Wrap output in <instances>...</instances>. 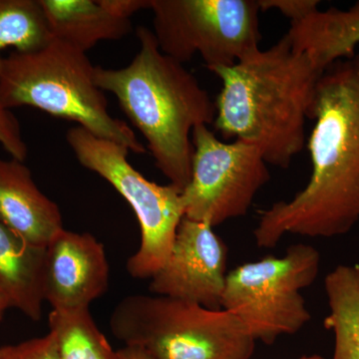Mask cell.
Returning a JSON list of instances; mask_svg holds the SVG:
<instances>
[{
	"label": "cell",
	"instance_id": "1",
	"mask_svg": "<svg viewBox=\"0 0 359 359\" xmlns=\"http://www.w3.org/2000/svg\"><path fill=\"white\" fill-rule=\"evenodd\" d=\"M313 120L308 184L259 212L257 247L275 248L287 233L339 237L359 222V52L323 71Z\"/></svg>",
	"mask_w": 359,
	"mask_h": 359
},
{
	"label": "cell",
	"instance_id": "2",
	"mask_svg": "<svg viewBox=\"0 0 359 359\" xmlns=\"http://www.w3.org/2000/svg\"><path fill=\"white\" fill-rule=\"evenodd\" d=\"M323 71L287 34L235 65L212 70L222 82L215 129L224 141L256 146L268 165L287 169L306 145Z\"/></svg>",
	"mask_w": 359,
	"mask_h": 359
},
{
	"label": "cell",
	"instance_id": "3",
	"mask_svg": "<svg viewBox=\"0 0 359 359\" xmlns=\"http://www.w3.org/2000/svg\"><path fill=\"white\" fill-rule=\"evenodd\" d=\"M140 50L126 67L95 66L94 79L110 92L143 135L156 167L183 192L192 173L194 129L214 124L216 103L192 73L161 51L154 32L136 30Z\"/></svg>",
	"mask_w": 359,
	"mask_h": 359
},
{
	"label": "cell",
	"instance_id": "4",
	"mask_svg": "<svg viewBox=\"0 0 359 359\" xmlns=\"http://www.w3.org/2000/svg\"><path fill=\"white\" fill-rule=\"evenodd\" d=\"M95 66L85 52L52 39L42 48L13 51L0 60V101L7 109L27 107L76 122L99 138L136 154L146 149L134 130L108 112L105 92L94 79Z\"/></svg>",
	"mask_w": 359,
	"mask_h": 359
},
{
	"label": "cell",
	"instance_id": "5",
	"mask_svg": "<svg viewBox=\"0 0 359 359\" xmlns=\"http://www.w3.org/2000/svg\"><path fill=\"white\" fill-rule=\"evenodd\" d=\"M110 328L125 346L154 359H250L257 342L230 311L164 295L124 297Z\"/></svg>",
	"mask_w": 359,
	"mask_h": 359
},
{
	"label": "cell",
	"instance_id": "6",
	"mask_svg": "<svg viewBox=\"0 0 359 359\" xmlns=\"http://www.w3.org/2000/svg\"><path fill=\"white\" fill-rule=\"evenodd\" d=\"M66 141L81 166L108 182L131 205L141 230V244L127 262L135 278H151L164 264L185 217L182 192L176 187L158 185L132 167L129 149L99 138L80 126L66 133Z\"/></svg>",
	"mask_w": 359,
	"mask_h": 359
},
{
	"label": "cell",
	"instance_id": "7",
	"mask_svg": "<svg viewBox=\"0 0 359 359\" xmlns=\"http://www.w3.org/2000/svg\"><path fill=\"white\" fill-rule=\"evenodd\" d=\"M320 268V252L306 244L290 245L283 257L241 264L226 276L222 309L235 314L256 341L273 344L311 320L301 292Z\"/></svg>",
	"mask_w": 359,
	"mask_h": 359
},
{
	"label": "cell",
	"instance_id": "8",
	"mask_svg": "<svg viewBox=\"0 0 359 359\" xmlns=\"http://www.w3.org/2000/svg\"><path fill=\"white\" fill-rule=\"evenodd\" d=\"M161 51L183 63L200 55L210 71L259 50V0H151Z\"/></svg>",
	"mask_w": 359,
	"mask_h": 359
},
{
	"label": "cell",
	"instance_id": "9",
	"mask_svg": "<svg viewBox=\"0 0 359 359\" xmlns=\"http://www.w3.org/2000/svg\"><path fill=\"white\" fill-rule=\"evenodd\" d=\"M191 180L182 192L186 218L212 228L249 212L271 179L268 163L256 146L223 141L205 125L192 134Z\"/></svg>",
	"mask_w": 359,
	"mask_h": 359
},
{
	"label": "cell",
	"instance_id": "10",
	"mask_svg": "<svg viewBox=\"0 0 359 359\" xmlns=\"http://www.w3.org/2000/svg\"><path fill=\"white\" fill-rule=\"evenodd\" d=\"M228 247L210 224L184 217L166 263L151 278L156 295L222 309Z\"/></svg>",
	"mask_w": 359,
	"mask_h": 359
},
{
	"label": "cell",
	"instance_id": "11",
	"mask_svg": "<svg viewBox=\"0 0 359 359\" xmlns=\"http://www.w3.org/2000/svg\"><path fill=\"white\" fill-rule=\"evenodd\" d=\"M108 285L109 264L95 237L63 229L47 245L44 297L53 311L89 309Z\"/></svg>",
	"mask_w": 359,
	"mask_h": 359
},
{
	"label": "cell",
	"instance_id": "12",
	"mask_svg": "<svg viewBox=\"0 0 359 359\" xmlns=\"http://www.w3.org/2000/svg\"><path fill=\"white\" fill-rule=\"evenodd\" d=\"M0 223L42 248L65 229L57 204L39 190L25 162L13 158H0Z\"/></svg>",
	"mask_w": 359,
	"mask_h": 359
},
{
	"label": "cell",
	"instance_id": "13",
	"mask_svg": "<svg viewBox=\"0 0 359 359\" xmlns=\"http://www.w3.org/2000/svg\"><path fill=\"white\" fill-rule=\"evenodd\" d=\"M46 248L26 242L0 223V287L11 308L39 321L45 302Z\"/></svg>",
	"mask_w": 359,
	"mask_h": 359
},
{
	"label": "cell",
	"instance_id": "14",
	"mask_svg": "<svg viewBox=\"0 0 359 359\" xmlns=\"http://www.w3.org/2000/svg\"><path fill=\"white\" fill-rule=\"evenodd\" d=\"M52 37L86 53L103 40L132 32L130 20L108 13L98 0H39Z\"/></svg>",
	"mask_w": 359,
	"mask_h": 359
},
{
	"label": "cell",
	"instance_id": "15",
	"mask_svg": "<svg viewBox=\"0 0 359 359\" xmlns=\"http://www.w3.org/2000/svg\"><path fill=\"white\" fill-rule=\"evenodd\" d=\"M287 36L297 50L308 54L325 70L339 59L353 56L359 44V9L314 11L290 25Z\"/></svg>",
	"mask_w": 359,
	"mask_h": 359
},
{
	"label": "cell",
	"instance_id": "16",
	"mask_svg": "<svg viewBox=\"0 0 359 359\" xmlns=\"http://www.w3.org/2000/svg\"><path fill=\"white\" fill-rule=\"evenodd\" d=\"M330 314L325 327L334 334L332 359H359V266L340 264L325 280Z\"/></svg>",
	"mask_w": 359,
	"mask_h": 359
},
{
	"label": "cell",
	"instance_id": "17",
	"mask_svg": "<svg viewBox=\"0 0 359 359\" xmlns=\"http://www.w3.org/2000/svg\"><path fill=\"white\" fill-rule=\"evenodd\" d=\"M48 321L60 359H119L117 351L97 327L89 309H52Z\"/></svg>",
	"mask_w": 359,
	"mask_h": 359
},
{
	"label": "cell",
	"instance_id": "18",
	"mask_svg": "<svg viewBox=\"0 0 359 359\" xmlns=\"http://www.w3.org/2000/svg\"><path fill=\"white\" fill-rule=\"evenodd\" d=\"M52 39L39 0H0V60L7 48L34 51Z\"/></svg>",
	"mask_w": 359,
	"mask_h": 359
},
{
	"label": "cell",
	"instance_id": "19",
	"mask_svg": "<svg viewBox=\"0 0 359 359\" xmlns=\"http://www.w3.org/2000/svg\"><path fill=\"white\" fill-rule=\"evenodd\" d=\"M0 359H60L55 337L48 334L0 346Z\"/></svg>",
	"mask_w": 359,
	"mask_h": 359
},
{
	"label": "cell",
	"instance_id": "20",
	"mask_svg": "<svg viewBox=\"0 0 359 359\" xmlns=\"http://www.w3.org/2000/svg\"><path fill=\"white\" fill-rule=\"evenodd\" d=\"M0 144L13 159L25 162L28 148L21 132L20 123L13 111L0 101Z\"/></svg>",
	"mask_w": 359,
	"mask_h": 359
},
{
	"label": "cell",
	"instance_id": "21",
	"mask_svg": "<svg viewBox=\"0 0 359 359\" xmlns=\"http://www.w3.org/2000/svg\"><path fill=\"white\" fill-rule=\"evenodd\" d=\"M259 4L262 11L271 9L280 11L283 16L289 18L290 25L308 18L314 11H318L320 6L318 0H259Z\"/></svg>",
	"mask_w": 359,
	"mask_h": 359
},
{
	"label": "cell",
	"instance_id": "22",
	"mask_svg": "<svg viewBox=\"0 0 359 359\" xmlns=\"http://www.w3.org/2000/svg\"><path fill=\"white\" fill-rule=\"evenodd\" d=\"M111 14L117 18L130 20V16L141 9H150L151 0H98Z\"/></svg>",
	"mask_w": 359,
	"mask_h": 359
},
{
	"label": "cell",
	"instance_id": "23",
	"mask_svg": "<svg viewBox=\"0 0 359 359\" xmlns=\"http://www.w3.org/2000/svg\"><path fill=\"white\" fill-rule=\"evenodd\" d=\"M119 359H154L144 349L137 346H125L118 349Z\"/></svg>",
	"mask_w": 359,
	"mask_h": 359
},
{
	"label": "cell",
	"instance_id": "24",
	"mask_svg": "<svg viewBox=\"0 0 359 359\" xmlns=\"http://www.w3.org/2000/svg\"><path fill=\"white\" fill-rule=\"evenodd\" d=\"M11 308V302H9L8 297H7L4 290L0 287V321H1L2 318H4V313H6L7 309Z\"/></svg>",
	"mask_w": 359,
	"mask_h": 359
},
{
	"label": "cell",
	"instance_id": "25",
	"mask_svg": "<svg viewBox=\"0 0 359 359\" xmlns=\"http://www.w3.org/2000/svg\"><path fill=\"white\" fill-rule=\"evenodd\" d=\"M299 359H325L323 356L320 355H311V356H304V358H301Z\"/></svg>",
	"mask_w": 359,
	"mask_h": 359
}]
</instances>
